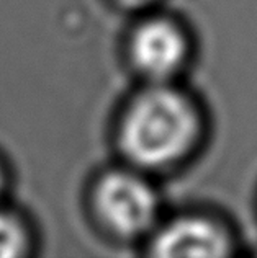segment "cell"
<instances>
[{"mask_svg":"<svg viewBox=\"0 0 257 258\" xmlns=\"http://www.w3.org/2000/svg\"><path fill=\"white\" fill-rule=\"evenodd\" d=\"M198 116L190 100L169 87H154L134 100L123 121L121 144L133 162L166 167L193 146Z\"/></svg>","mask_w":257,"mask_h":258,"instance_id":"6da1fadb","label":"cell"},{"mask_svg":"<svg viewBox=\"0 0 257 258\" xmlns=\"http://www.w3.org/2000/svg\"><path fill=\"white\" fill-rule=\"evenodd\" d=\"M97 206L115 232L134 237L149 230L159 213V200L144 178L115 172L107 175L97 189Z\"/></svg>","mask_w":257,"mask_h":258,"instance_id":"7a4b0ae2","label":"cell"},{"mask_svg":"<svg viewBox=\"0 0 257 258\" xmlns=\"http://www.w3.org/2000/svg\"><path fill=\"white\" fill-rule=\"evenodd\" d=\"M131 52L141 72L156 80L174 76L187 56V41L177 25L169 20H149L134 33Z\"/></svg>","mask_w":257,"mask_h":258,"instance_id":"3957f363","label":"cell"},{"mask_svg":"<svg viewBox=\"0 0 257 258\" xmlns=\"http://www.w3.org/2000/svg\"><path fill=\"white\" fill-rule=\"evenodd\" d=\"M229 242L216 224L201 217H180L167 224L154 237L158 256H225Z\"/></svg>","mask_w":257,"mask_h":258,"instance_id":"277c9868","label":"cell"},{"mask_svg":"<svg viewBox=\"0 0 257 258\" xmlns=\"http://www.w3.org/2000/svg\"><path fill=\"white\" fill-rule=\"evenodd\" d=\"M25 235L12 217L0 214V258H13L23 252Z\"/></svg>","mask_w":257,"mask_h":258,"instance_id":"5b68a950","label":"cell"},{"mask_svg":"<svg viewBox=\"0 0 257 258\" xmlns=\"http://www.w3.org/2000/svg\"><path fill=\"white\" fill-rule=\"evenodd\" d=\"M121 2H125L128 5H138V4H143L146 0H121Z\"/></svg>","mask_w":257,"mask_h":258,"instance_id":"8992f818","label":"cell"},{"mask_svg":"<svg viewBox=\"0 0 257 258\" xmlns=\"http://www.w3.org/2000/svg\"><path fill=\"white\" fill-rule=\"evenodd\" d=\"M0 183H2V178H0Z\"/></svg>","mask_w":257,"mask_h":258,"instance_id":"52a82bcc","label":"cell"}]
</instances>
